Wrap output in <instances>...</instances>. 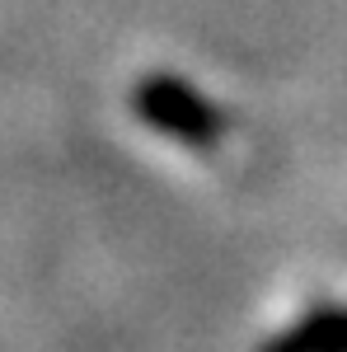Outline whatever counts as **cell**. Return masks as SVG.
<instances>
[{
	"instance_id": "6da1fadb",
	"label": "cell",
	"mask_w": 347,
	"mask_h": 352,
	"mask_svg": "<svg viewBox=\"0 0 347 352\" xmlns=\"http://www.w3.org/2000/svg\"><path fill=\"white\" fill-rule=\"evenodd\" d=\"M132 113L150 132L169 136V141H183L192 151H212L225 136V113L216 109L202 89H192L179 76H164V71H150V76L136 80Z\"/></svg>"
},
{
	"instance_id": "7a4b0ae2",
	"label": "cell",
	"mask_w": 347,
	"mask_h": 352,
	"mask_svg": "<svg viewBox=\"0 0 347 352\" xmlns=\"http://www.w3.org/2000/svg\"><path fill=\"white\" fill-rule=\"evenodd\" d=\"M263 352H347V310H315Z\"/></svg>"
}]
</instances>
